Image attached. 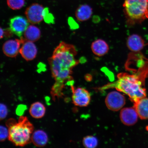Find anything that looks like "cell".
I'll return each instance as SVG.
<instances>
[{
    "label": "cell",
    "instance_id": "cell-1",
    "mask_svg": "<svg viewBox=\"0 0 148 148\" xmlns=\"http://www.w3.org/2000/svg\"><path fill=\"white\" fill-rule=\"evenodd\" d=\"M77 54L75 46L62 42L49 58L52 75L55 81L51 91L53 99L62 97L65 83L72 82V69L79 62L75 58Z\"/></svg>",
    "mask_w": 148,
    "mask_h": 148
},
{
    "label": "cell",
    "instance_id": "cell-2",
    "mask_svg": "<svg viewBox=\"0 0 148 148\" xmlns=\"http://www.w3.org/2000/svg\"><path fill=\"white\" fill-rule=\"evenodd\" d=\"M148 75V65L140 67L136 73L130 75L127 73L118 74V80L102 88L103 89L115 88L128 96L134 103L146 97L147 92L144 87L146 77Z\"/></svg>",
    "mask_w": 148,
    "mask_h": 148
},
{
    "label": "cell",
    "instance_id": "cell-3",
    "mask_svg": "<svg viewBox=\"0 0 148 148\" xmlns=\"http://www.w3.org/2000/svg\"><path fill=\"white\" fill-rule=\"evenodd\" d=\"M9 141L17 147H23L32 142L34 127L26 116H21L17 122L13 119L7 121Z\"/></svg>",
    "mask_w": 148,
    "mask_h": 148
},
{
    "label": "cell",
    "instance_id": "cell-4",
    "mask_svg": "<svg viewBox=\"0 0 148 148\" xmlns=\"http://www.w3.org/2000/svg\"><path fill=\"white\" fill-rule=\"evenodd\" d=\"M125 13L134 21L146 18L148 0H125L123 5Z\"/></svg>",
    "mask_w": 148,
    "mask_h": 148
},
{
    "label": "cell",
    "instance_id": "cell-5",
    "mask_svg": "<svg viewBox=\"0 0 148 148\" xmlns=\"http://www.w3.org/2000/svg\"><path fill=\"white\" fill-rule=\"evenodd\" d=\"M125 98L119 92L113 91L109 93L105 99V103L109 110L118 111L124 106Z\"/></svg>",
    "mask_w": 148,
    "mask_h": 148
},
{
    "label": "cell",
    "instance_id": "cell-6",
    "mask_svg": "<svg viewBox=\"0 0 148 148\" xmlns=\"http://www.w3.org/2000/svg\"><path fill=\"white\" fill-rule=\"evenodd\" d=\"M44 9L42 5L38 3H33L27 7L25 14L28 21L32 24L40 23L44 19Z\"/></svg>",
    "mask_w": 148,
    "mask_h": 148
},
{
    "label": "cell",
    "instance_id": "cell-7",
    "mask_svg": "<svg viewBox=\"0 0 148 148\" xmlns=\"http://www.w3.org/2000/svg\"><path fill=\"white\" fill-rule=\"evenodd\" d=\"M72 88L73 91L72 100L74 104L81 107L88 106L90 101V94L88 90L81 88L75 89L73 86Z\"/></svg>",
    "mask_w": 148,
    "mask_h": 148
},
{
    "label": "cell",
    "instance_id": "cell-8",
    "mask_svg": "<svg viewBox=\"0 0 148 148\" xmlns=\"http://www.w3.org/2000/svg\"><path fill=\"white\" fill-rule=\"evenodd\" d=\"M29 23L27 19L23 16H16L10 20V29L14 34L21 38L29 27Z\"/></svg>",
    "mask_w": 148,
    "mask_h": 148
},
{
    "label": "cell",
    "instance_id": "cell-9",
    "mask_svg": "<svg viewBox=\"0 0 148 148\" xmlns=\"http://www.w3.org/2000/svg\"><path fill=\"white\" fill-rule=\"evenodd\" d=\"M20 40H10L5 42L3 46V53L7 57L13 58L20 52V46L23 44L24 38L22 37Z\"/></svg>",
    "mask_w": 148,
    "mask_h": 148
},
{
    "label": "cell",
    "instance_id": "cell-10",
    "mask_svg": "<svg viewBox=\"0 0 148 148\" xmlns=\"http://www.w3.org/2000/svg\"><path fill=\"white\" fill-rule=\"evenodd\" d=\"M22 45L19 53L25 60L29 61L36 58L38 51L34 42L24 38L23 42Z\"/></svg>",
    "mask_w": 148,
    "mask_h": 148
},
{
    "label": "cell",
    "instance_id": "cell-11",
    "mask_svg": "<svg viewBox=\"0 0 148 148\" xmlns=\"http://www.w3.org/2000/svg\"><path fill=\"white\" fill-rule=\"evenodd\" d=\"M120 118L124 124L132 126L136 124L139 117L136 109L133 107L123 108L120 113Z\"/></svg>",
    "mask_w": 148,
    "mask_h": 148
},
{
    "label": "cell",
    "instance_id": "cell-12",
    "mask_svg": "<svg viewBox=\"0 0 148 148\" xmlns=\"http://www.w3.org/2000/svg\"><path fill=\"white\" fill-rule=\"evenodd\" d=\"M127 45L130 50L137 52L143 49L145 46V42L139 35L133 34L127 38Z\"/></svg>",
    "mask_w": 148,
    "mask_h": 148
},
{
    "label": "cell",
    "instance_id": "cell-13",
    "mask_svg": "<svg viewBox=\"0 0 148 148\" xmlns=\"http://www.w3.org/2000/svg\"><path fill=\"white\" fill-rule=\"evenodd\" d=\"M91 49L94 55L98 56L101 57L108 53L109 46L104 40L99 39L92 42Z\"/></svg>",
    "mask_w": 148,
    "mask_h": 148
},
{
    "label": "cell",
    "instance_id": "cell-14",
    "mask_svg": "<svg viewBox=\"0 0 148 148\" xmlns=\"http://www.w3.org/2000/svg\"><path fill=\"white\" fill-rule=\"evenodd\" d=\"M134 107L139 117L142 120L148 119V98H142L134 103Z\"/></svg>",
    "mask_w": 148,
    "mask_h": 148
},
{
    "label": "cell",
    "instance_id": "cell-15",
    "mask_svg": "<svg viewBox=\"0 0 148 148\" xmlns=\"http://www.w3.org/2000/svg\"><path fill=\"white\" fill-rule=\"evenodd\" d=\"M49 140L47 134L43 130H38L33 133L31 136V141L37 147H45Z\"/></svg>",
    "mask_w": 148,
    "mask_h": 148
},
{
    "label": "cell",
    "instance_id": "cell-16",
    "mask_svg": "<svg viewBox=\"0 0 148 148\" xmlns=\"http://www.w3.org/2000/svg\"><path fill=\"white\" fill-rule=\"evenodd\" d=\"M92 13V9L89 5L83 4L78 7L75 12V16L78 21L83 22L89 19Z\"/></svg>",
    "mask_w": 148,
    "mask_h": 148
},
{
    "label": "cell",
    "instance_id": "cell-17",
    "mask_svg": "<svg viewBox=\"0 0 148 148\" xmlns=\"http://www.w3.org/2000/svg\"><path fill=\"white\" fill-rule=\"evenodd\" d=\"M31 116L35 119H40L43 117L46 112L44 105L40 102H36L31 105L29 110Z\"/></svg>",
    "mask_w": 148,
    "mask_h": 148
},
{
    "label": "cell",
    "instance_id": "cell-18",
    "mask_svg": "<svg viewBox=\"0 0 148 148\" xmlns=\"http://www.w3.org/2000/svg\"><path fill=\"white\" fill-rule=\"evenodd\" d=\"M25 39L33 42L38 41L41 36L39 29L36 26L29 25L24 33Z\"/></svg>",
    "mask_w": 148,
    "mask_h": 148
},
{
    "label": "cell",
    "instance_id": "cell-19",
    "mask_svg": "<svg viewBox=\"0 0 148 148\" xmlns=\"http://www.w3.org/2000/svg\"><path fill=\"white\" fill-rule=\"evenodd\" d=\"M83 146L87 148H95L98 145L97 138L93 136H88L83 138L82 141Z\"/></svg>",
    "mask_w": 148,
    "mask_h": 148
},
{
    "label": "cell",
    "instance_id": "cell-20",
    "mask_svg": "<svg viewBox=\"0 0 148 148\" xmlns=\"http://www.w3.org/2000/svg\"><path fill=\"white\" fill-rule=\"evenodd\" d=\"M7 5L13 10H18L23 8L25 4V0H7Z\"/></svg>",
    "mask_w": 148,
    "mask_h": 148
},
{
    "label": "cell",
    "instance_id": "cell-21",
    "mask_svg": "<svg viewBox=\"0 0 148 148\" xmlns=\"http://www.w3.org/2000/svg\"><path fill=\"white\" fill-rule=\"evenodd\" d=\"M44 19L47 23H52L54 21V17L53 15L49 13V9L44 8L43 12Z\"/></svg>",
    "mask_w": 148,
    "mask_h": 148
},
{
    "label": "cell",
    "instance_id": "cell-22",
    "mask_svg": "<svg viewBox=\"0 0 148 148\" xmlns=\"http://www.w3.org/2000/svg\"><path fill=\"white\" fill-rule=\"evenodd\" d=\"M1 136L0 140L1 142H3L8 138L9 136L8 129H7L4 126H1Z\"/></svg>",
    "mask_w": 148,
    "mask_h": 148
},
{
    "label": "cell",
    "instance_id": "cell-23",
    "mask_svg": "<svg viewBox=\"0 0 148 148\" xmlns=\"http://www.w3.org/2000/svg\"><path fill=\"white\" fill-rule=\"evenodd\" d=\"M8 110L6 105L3 103H1V114H0V118L1 120L4 119L6 117L8 114Z\"/></svg>",
    "mask_w": 148,
    "mask_h": 148
},
{
    "label": "cell",
    "instance_id": "cell-24",
    "mask_svg": "<svg viewBox=\"0 0 148 148\" xmlns=\"http://www.w3.org/2000/svg\"><path fill=\"white\" fill-rule=\"evenodd\" d=\"M1 39L4 36V29L1 27Z\"/></svg>",
    "mask_w": 148,
    "mask_h": 148
},
{
    "label": "cell",
    "instance_id": "cell-25",
    "mask_svg": "<svg viewBox=\"0 0 148 148\" xmlns=\"http://www.w3.org/2000/svg\"><path fill=\"white\" fill-rule=\"evenodd\" d=\"M146 18H148V7L146 14Z\"/></svg>",
    "mask_w": 148,
    "mask_h": 148
}]
</instances>
